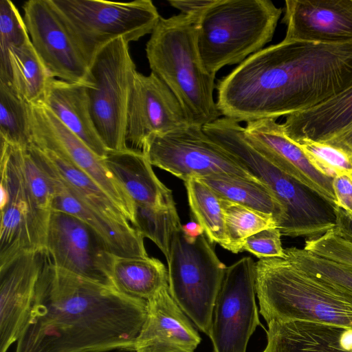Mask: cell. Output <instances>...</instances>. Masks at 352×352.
Wrapping results in <instances>:
<instances>
[{
  "mask_svg": "<svg viewBox=\"0 0 352 352\" xmlns=\"http://www.w3.org/2000/svg\"><path fill=\"white\" fill-rule=\"evenodd\" d=\"M147 301L76 275L46 254L14 352L134 351Z\"/></svg>",
  "mask_w": 352,
  "mask_h": 352,
  "instance_id": "1",
  "label": "cell"
},
{
  "mask_svg": "<svg viewBox=\"0 0 352 352\" xmlns=\"http://www.w3.org/2000/svg\"><path fill=\"white\" fill-rule=\"evenodd\" d=\"M352 85V44L286 41L250 55L219 80L218 109L236 122L309 109Z\"/></svg>",
  "mask_w": 352,
  "mask_h": 352,
  "instance_id": "2",
  "label": "cell"
},
{
  "mask_svg": "<svg viewBox=\"0 0 352 352\" xmlns=\"http://www.w3.org/2000/svg\"><path fill=\"white\" fill-rule=\"evenodd\" d=\"M145 50L151 72L177 98L189 124L203 127L219 118L213 96L215 75L201 60L192 17L161 16Z\"/></svg>",
  "mask_w": 352,
  "mask_h": 352,
  "instance_id": "3",
  "label": "cell"
},
{
  "mask_svg": "<svg viewBox=\"0 0 352 352\" xmlns=\"http://www.w3.org/2000/svg\"><path fill=\"white\" fill-rule=\"evenodd\" d=\"M256 292L267 324L301 320L352 328V294L310 275L286 254L256 262Z\"/></svg>",
  "mask_w": 352,
  "mask_h": 352,
  "instance_id": "4",
  "label": "cell"
},
{
  "mask_svg": "<svg viewBox=\"0 0 352 352\" xmlns=\"http://www.w3.org/2000/svg\"><path fill=\"white\" fill-rule=\"evenodd\" d=\"M282 9L270 0H214L195 20L206 69L240 64L273 38Z\"/></svg>",
  "mask_w": 352,
  "mask_h": 352,
  "instance_id": "5",
  "label": "cell"
},
{
  "mask_svg": "<svg viewBox=\"0 0 352 352\" xmlns=\"http://www.w3.org/2000/svg\"><path fill=\"white\" fill-rule=\"evenodd\" d=\"M202 128L212 140L232 155L272 191L283 209L279 224L283 232L300 234L321 221L327 210L324 199L255 149L246 140L244 127L238 122L223 117Z\"/></svg>",
  "mask_w": 352,
  "mask_h": 352,
  "instance_id": "6",
  "label": "cell"
},
{
  "mask_svg": "<svg viewBox=\"0 0 352 352\" xmlns=\"http://www.w3.org/2000/svg\"><path fill=\"white\" fill-rule=\"evenodd\" d=\"M49 1L89 65L110 42L131 43L151 34L161 17L151 0Z\"/></svg>",
  "mask_w": 352,
  "mask_h": 352,
  "instance_id": "7",
  "label": "cell"
},
{
  "mask_svg": "<svg viewBox=\"0 0 352 352\" xmlns=\"http://www.w3.org/2000/svg\"><path fill=\"white\" fill-rule=\"evenodd\" d=\"M210 243L205 234L191 239L181 227L173 238L166 258L170 295L192 323L208 336L226 270Z\"/></svg>",
  "mask_w": 352,
  "mask_h": 352,
  "instance_id": "8",
  "label": "cell"
},
{
  "mask_svg": "<svg viewBox=\"0 0 352 352\" xmlns=\"http://www.w3.org/2000/svg\"><path fill=\"white\" fill-rule=\"evenodd\" d=\"M129 43L117 38L101 49L89 65L87 86L92 118L108 151L126 149L125 124L135 64Z\"/></svg>",
  "mask_w": 352,
  "mask_h": 352,
  "instance_id": "9",
  "label": "cell"
},
{
  "mask_svg": "<svg viewBox=\"0 0 352 352\" xmlns=\"http://www.w3.org/2000/svg\"><path fill=\"white\" fill-rule=\"evenodd\" d=\"M0 142L1 267L26 252H45L49 221L31 198L22 168L21 146Z\"/></svg>",
  "mask_w": 352,
  "mask_h": 352,
  "instance_id": "10",
  "label": "cell"
},
{
  "mask_svg": "<svg viewBox=\"0 0 352 352\" xmlns=\"http://www.w3.org/2000/svg\"><path fill=\"white\" fill-rule=\"evenodd\" d=\"M142 152L152 166L184 182L213 175L259 181L198 126L189 124L165 134L152 135Z\"/></svg>",
  "mask_w": 352,
  "mask_h": 352,
  "instance_id": "11",
  "label": "cell"
},
{
  "mask_svg": "<svg viewBox=\"0 0 352 352\" xmlns=\"http://www.w3.org/2000/svg\"><path fill=\"white\" fill-rule=\"evenodd\" d=\"M256 262L243 257L226 267L213 311L210 333L214 352H246L262 326L256 303Z\"/></svg>",
  "mask_w": 352,
  "mask_h": 352,
  "instance_id": "12",
  "label": "cell"
},
{
  "mask_svg": "<svg viewBox=\"0 0 352 352\" xmlns=\"http://www.w3.org/2000/svg\"><path fill=\"white\" fill-rule=\"evenodd\" d=\"M32 144L67 160L110 197L133 225L134 204L104 162L78 136L41 102L30 104Z\"/></svg>",
  "mask_w": 352,
  "mask_h": 352,
  "instance_id": "13",
  "label": "cell"
},
{
  "mask_svg": "<svg viewBox=\"0 0 352 352\" xmlns=\"http://www.w3.org/2000/svg\"><path fill=\"white\" fill-rule=\"evenodd\" d=\"M45 254L59 268L115 287L111 278L114 255L91 228L69 213L52 210Z\"/></svg>",
  "mask_w": 352,
  "mask_h": 352,
  "instance_id": "14",
  "label": "cell"
},
{
  "mask_svg": "<svg viewBox=\"0 0 352 352\" xmlns=\"http://www.w3.org/2000/svg\"><path fill=\"white\" fill-rule=\"evenodd\" d=\"M23 10L30 41L50 76L90 86L89 65L49 0L25 1Z\"/></svg>",
  "mask_w": 352,
  "mask_h": 352,
  "instance_id": "15",
  "label": "cell"
},
{
  "mask_svg": "<svg viewBox=\"0 0 352 352\" xmlns=\"http://www.w3.org/2000/svg\"><path fill=\"white\" fill-rule=\"evenodd\" d=\"M189 125L173 92L153 73L135 72L131 84L125 124L127 148L142 151L146 140Z\"/></svg>",
  "mask_w": 352,
  "mask_h": 352,
  "instance_id": "16",
  "label": "cell"
},
{
  "mask_svg": "<svg viewBox=\"0 0 352 352\" xmlns=\"http://www.w3.org/2000/svg\"><path fill=\"white\" fill-rule=\"evenodd\" d=\"M42 252L24 253L0 267V352L17 341L29 316L44 264Z\"/></svg>",
  "mask_w": 352,
  "mask_h": 352,
  "instance_id": "17",
  "label": "cell"
},
{
  "mask_svg": "<svg viewBox=\"0 0 352 352\" xmlns=\"http://www.w3.org/2000/svg\"><path fill=\"white\" fill-rule=\"evenodd\" d=\"M246 140L278 168L336 206L333 179L320 173L300 146L288 138L275 119L247 122Z\"/></svg>",
  "mask_w": 352,
  "mask_h": 352,
  "instance_id": "18",
  "label": "cell"
},
{
  "mask_svg": "<svg viewBox=\"0 0 352 352\" xmlns=\"http://www.w3.org/2000/svg\"><path fill=\"white\" fill-rule=\"evenodd\" d=\"M284 40L352 44V0H287Z\"/></svg>",
  "mask_w": 352,
  "mask_h": 352,
  "instance_id": "19",
  "label": "cell"
},
{
  "mask_svg": "<svg viewBox=\"0 0 352 352\" xmlns=\"http://www.w3.org/2000/svg\"><path fill=\"white\" fill-rule=\"evenodd\" d=\"M31 147L53 181L52 210L69 213L87 223L116 256H148L144 238L129 222L113 218L87 204L52 170L39 150L34 145Z\"/></svg>",
  "mask_w": 352,
  "mask_h": 352,
  "instance_id": "20",
  "label": "cell"
},
{
  "mask_svg": "<svg viewBox=\"0 0 352 352\" xmlns=\"http://www.w3.org/2000/svg\"><path fill=\"white\" fill-rule=\"evenodd\" d=\"M147 301L146 316L135 352H195L201 338L170 295L168 285Z\"/></svg>",
  "mask_w": 352,
  "mask_h": 352,
  "instance_id": "21",
  "label": "cell"
},
{
  "mask_svg": "<svg viewBox=\"0 0 352 352\" xmlns=\"http://www.w3.org/2000/svg\"><path fill=\"white\" fill-rule=\"evenodd\" d=\"M267 326L264 352H352V328L301 320Z\"/></svg>",
  "mask_w": 352,
  "mask_h": 352,
  "instance_id": "22",
  "label": "cell"
},
{
  "mask_svg": "<svg viewBox=\"0 0 352 352\" xmlns=\"http://www.w3.org/2000/svg\"><path fill=\"white\" fill-rule=\"evenodd\" d=\"M295 142H328L352 126V85L304 111L286 116L281 124Z\"/></svg>",
  "mask_w": 352,
  "mask_h": 352,
  "instance_id": "23",
  "label": "cell"
},
{
  "mask_svg": "<svg viewBox=\"0 0 352 352\" xmlns=\"http://www.w3.org/2000/svg\"><path fill=\"white\" fill-rule=\"evenodd\" d=\"M103 160L134 205L154 208L175 205L172 191L157 178L142 151H109Z\"/></svg>",
  "mask_w": 352,
  "mask_h": 352,
  "instance_id": "24",
  "label": "cell"
},
{
  "mask_svg": "<svg viewBox=\"0 0 352 352\" xmlns=\"http://www.w3.org/2000/svg\"><path fill=\"white\" fill-rule=\"evenodd\" d=\"M87 86L52 78L40 101L97 155L104 158L109 151L94 122Z\"/></svg>",
  "mask_w": 352,
  "mask_h": 352,
  "instance_id": "25",
  "label": "cell"
},
{
  "mask_svg": "<svg viewBox=\"0 0 352 352\" xmlns=\"http://www.w3.org/2000/svg\"><path fill=\"white\" fill-rule=\"evenodd\" d=\"M114 287L129 296L148 300L168 285V271L157 258L114 256L111 267Z\"/></svg>",
  "mask_w": 352,
  "mask_h": 352,
  "instance_id": "26",
  "label": "cell"
},
{
  "mask_svg": "<svg viewBox=\"0 0 352 352\" xmlns=\"http://www.w3.org/2000/svg\"><path fill=\"white\" fill-rule=\"evenodd\" d=\"M220 199L272 216L277 227L283 216L282 207L263 183L248 179L213 175L197 178Z\"/></svg>",
  "mask_w": 352,
  "mask_h": 352,
  "instance_id": "27",
  "label": "cell"
},
{
  "mask_svg": "<svg viewBox=\"0 0 352 352\" xmlns=\"http://www.w3.org/2000/svg\"><path fill=\"white\" fill-rule=\"evenodd\" d=\"M36 147L52 170L84 201L113 218L129 222L110 197L87 174L63 157Z\"/></svg>",
  "mask_w": 352,
  "mask_h": 352,
  "instance_id": "28",
  "label": "cell"
},
{
  "mask_svg": "<svg viewBox=\"0 0 352 352\" xmlns=\"http://www.w3.org/2000/svg\"><path fill=\"white\" fill-rule=\"evenodd\" d=\"M12 85L28 103L40 101L52 77L30 38L9 52Z\"/></svg>",
  "mask_w": 352,
  "mask_h": 352,
  "instance_id": "29",
  "label": "cell"
},
{
  "mask_svg": "<svg viewBox=\"0 0 352 352\" xmlns=\"http://www.w3.org/2000/svg\"><path fill=\"white\" fill-rule=\"evenodd\" d=\"M184 182L195 220L203 228L210 243H217L228 250L224 215L220 198L197 178H190Z\"/></svg>",
  "mask_w": 352,
  "mask_h": 352,
  "instance_id": "30",
  "label": "cell"
},
{
  "mask_svg": "<svg viewBox=\"0 0 352 352\" xmlns=\"http://www.w3.org/2000/svg\"><path fill=\"white\" fill-rule=\"evenodd\" d=\"M0 141L21 147L32 144L30 103L10 84L0 82Z\"/></svg>",
  "mask_w": 352,
  "mask_h": 352,
  "instance_id": "31",
  "label": "cell"
},
{
  "mask_svg": "<svg viewBox=\"0 0 352 352\" xmlns=\"http://www.w3.org/2000/svg\"><path fill=\"white\" fill-rule=\"evenodd\" d=\"M228 250L238 253L243 251L245 240L265 229L277 228L274 218L248 207L222 199Z\"/></svg>",
  "mask_w": 352,
  "mask_h": 352,
  "instance_id": "32",
  "label": "cell"
},
{
  "mask_svg": "<svg viewBox=\"0 0 352 352\" xmlns=\"http://www.w3.org/2000/svg\"><path fill=\"white\" fill-rule=\"evenodd\" d=\"M132 226L143 237L151 240L168 256L175 232L182 227L175 205L163 208L134 205Z\"/></svg>",
  "mask_w": 352,
  "mask_h": 352,
  "instance_id": "33",
  "label": "cell"
},
{
  "mask_svg": "<svg viewBox=\"0 0 352 352\" xmlns=\"http://www.w3.org/2000/svg\"><path fill=\"white\" fill-rule=\"evenodd\" d=\"M286 257L310 275L352 294V266L316 255L304 248L285 250Z\"/></svg>",
  "mask_w": 352,
  "mask_h": 352,
  "instance_id": "34",
  "label": "cell"
},
{
  "mask_svg": "<svg viewBox=\"0 0 352 352\" xmlns=\"http://www.w3.org/2000/svg\"><path fill=\"white\" fill-rule=\"evenodd\" d=\"M30 38L23 20L10 0L0 1V82L12 85L9 52Z\"/></svg>",
  "mask_w": 352,
  "mask_h": 352,
  "instance_id": "35",
  "label": "cell"
},
{
  "mask_svg": "<svg viewBox=\"0 0 352 352\" xmlns=\"http://www.w3.org/2000/svg\"><path fill=\"white\" fill-rule=\"evenodd\" d=\"M21 160L31 198L42 217L49 221L54 199V184L30 146L21 147Z\"/></svg>",
  "mask_w": 352,
  "mask_h": 352,
  "instance_id": "36",
  "label": "cell"
},
{
  "mask_svg": "<svg viewBox=\"0 0 352 352\" xmlns=\"http://www.w3.org/2000/svg\"><path fill=\"white\" fill-rule=\"evenodd\" d=\"M296 143L322 175L333 179L341 174H352V155L344 150L324 142L300 140Z\"/></svg>",
  "mask_w": 352,
  "mask_h": 352,
  "instance_id": "37",
  "label": "cell"
},
{
  "mask_svg": "<svg viewBox=\"0 0 352 352\" xmlns=\"http://www.w3.org/2000/svg\"><path fill=\"white\" fill-rule=\"evenodd\" d=\"M304 249L319 256L352 266V243L344 240L334 230L306 239Z\"/></svg>",
  "mask_w": 352,
  "mask_h": 352,
  "instance_id": "38",
  "label": "cell"
},
{
  "mask_svg": "<svg viewBox=\"0 0 352 352\" xmlns=\"http://www.w3.org/2000/svg\"><path fill=\"white\" fill-rule=\"evenodd\" d=\"M281 236L277 228L261 230L245 240L243 250L248 251L259 258H283L285 251L282 246Z\"/></svg>",
  "mask_w": 352,
  "mask_h": 352,
  "instance_id": "39",
  "label": "cell"
},
{
  "mask_svg": "<svg viewBox=\"0 0 352 352\" xmlns=\"http://www.w3.org/2000/svg\"><path fill=\"white\" fill-rule=\"evenodd\" d=\"M336 206L352 214V174H341L332 180Z\"/></svg>",
  "mask_w": 352,
  "mask_h": 352,
  "instance_id": "40",
  "label": "cell"
},
{
  "mask_svg": "<svg viewBox=\"0 0 352 352\" xmlns=\"http://www.w3.org/2000/svg\"><path fill=\"white\" fill-rule=\"evenodd\" d=\"M214 0H168L169 4L181 11L182 14L195 20Z\"/></svg>",
  "mask_w": 352,
  "mask_h": 352,
  "instance_id": "41",
  "label": "cell"
},
{
  "mask_svg": "<svg viewBox=\"0 0 352 352\" xmlns=\"http://www.w3.org/2000/svg\"><path fill=\"white\" fill-rule=\"evenodd\" d=\"M334 212L336 215L334 231L342 239L352 243V214L336 206L334 208Z\"/></svg>",
  "mask_w": 352,
  "mask_h": 352,
  "instance_id": "42",
  "label": "cell"
},
{
  "mask_svg": "<svg viewBox=\"0 0 352 352\" xmlns=\"http://www.w3.org/2000/svg\"><path fill=\"white\" fill-rule=\"evenodd\" d=\"M326 143L340 148L352 155V126L337 138Z\"/></svg>",
  "mask_w": 352,
  "mask_h": 352,
  "instance_id": "43",
  "label": "cell"
},
{
  "mask_svg": "<svg viewBox=\"0 0 352 352\" xmlns=\"http://www.w3.org/2000/svg\"><path fill=\"white\" fill-rule=\"evenodd\" d=\"M184 234L191 239H195L204 234L203 228L195 220L188 222L182 226Z\"/></svg>",
  "mask_w": 352,
  "mask_h": 352,
  "instance_id": "44",
  "label": "cell"
},
{
  "mask_svg": "<svg viewBox=\"0 0 352 352\" xmlns=\"http://www.w3.org/2000/svg\"><path fill=\"white\" fill-rule=\"evenodd\" d=\"M263 352H264V351H263Z\"/></svg>",
  "mask_w": 352,
  "mask_h": 352,
  "instance_id": "45",
  "label": "cell"
}]
</instances>
